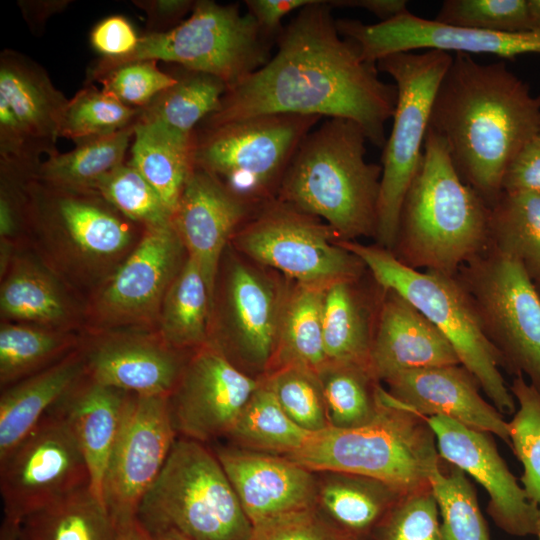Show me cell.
I'll return each instance as SVG.
<instances>
[{
	"label": "cell",
	"instance_id": "6da1fadb",
	"mask_svg": "<svg viewBox=\"0 0 540 540\" xmlns=\"http://www.w3.org/2000/svg\"><path fill=\"white\" fill-rule=\"evenodd\" d=\"M329 1L313 0L298 10L277 36V51L258 70L228 89L218 109L201 123H220L264 114L346 118L368 141L386 143L397 88L383 82L375 63L343 37ZM200 123V124H201Z\"/></svg>",
	"mask_w": 540,
	"mask_h": 540
},
{
	"label": "cell",
	"instance_id": "7a4b0ae2",
	"mask_svg": "<svg viewBox=\"0 0 540 540\" xmlns=\"http://www.w3.org/2000/svg\"><path fill=\"white\" fill-rule=\"evenodd\" d=\"M428 128L444 141L462 180L491 207L520 148L540 131V94L505 61L455 53L436 91Z\"/></svg>",
	"mask_w": 540,
	"mask_h": 540
},
{
	"label": "cell",
	"instance_id": "3957f363",
	"mask_svg": "<svg viewBox=\"0 0 540 540\" xmlns=\"http://www.w3.org/2000/svg\"><path fill=\"white\" fill-rule=\"evenodd\" d=\"M490 214L456 171L442 138L428 128L391 252L413 269L455 276L490 246Z\"/></svg>",
	"mask_w": 540,
	"mask_h": 540
},
{
	"label": "cell",
	"instance_id": "277c9868",
	"mask_svg": "<svg viewBox=\"0 0 540 540\" xmlns=\"http://www.w3.org/2000/svg\"><path fill=\"white\" fill-rule=\"evenodd\" d=\"M364 129L327 118L301 141L276 199L322 219L339 240L376 237L382 166L365 159Z\"/></svg>",
	"mask_w": 540,
	"mask_h": 540
},
{
	"label": "cell",
	"instance_id": "5b68a950",
	"mask_svg": "<svg viewBox=\"0 0 540 540\" xmlns=\"http://www.w3.org/2000/svg\"><path fill=\"white\" fill-rule=\"evenodd\" d=\"M379 397L382 408L370 423L311 433L286 457L315 472L372 477L406 494L431 487L441 457L427 418L397 402L382 385Z\"/></svg>",
	"mask_w": 540,
	"mask_h": 540
},
{
	"label": "cell",
	"instance_id": "8992f818",
	"mask_svg": "<svg viewBox=\"0 0 540 540\" xmlns=\"http://www.w3.org/2000/svg\"><path fill=\"white\" fill-rule=\"evenodd\" d=\"M137 518L152 534L190 540H249L253 524L212 448L178 436Z\"/></svg>",
	"mask_w": 540,
	"mask_h": 540
},
{
	"label": "cell",
	"instance_id": "52a82bcc",
	"mask_svg": "<svg viewBox=\"0 0 540 540\" xmlns=\"http://www.w3.org/2000/svg\"><path fill=\"white\" fill-rule=\"evenodd\" d=\"M369 270L376 283L392 290L420 311L448 339L461 365L478 381L494 407L514 414L516 403L500 372L501 361L486 337L474 304L456 276L416 270L389 250L339 240Z\"/></svg>",
	"mask_w": 540,
	"mask_h": 540
},
{
	"label": "cell",
	"instance_id": "ba28073f",
	"mask_svg": "<svg viewBox=\"0 0 540 540\" xmlns=\"http://www.w3.org/2000/svg\"><path fill=\"white\" fill-rule=\"evenodd\" d=\"M317 116L264 114L201 123L193 135V163L247 203L276 199L285 172Z\"/></svg>",
	"mask_w": 540,
	"mask_h": 540
},
{
	"label": "cell",
	"instance_id": "9c48e42d",
	"mask_svg": "<svg viewBox=\"0 0 540 540\" xmlns=\"http://www.w3.org/2000/svg\"><path fill=\"white\" fill-rule=\"evenodd\" d=\"M270 39L249 13H241L238 4L200 0L175 28L140 36L130 55L100 58L89 73L136 61H165L215 76L230 89L270 59Z\"/></svg>",
	"mask_w": 540,
	"mask_h": 540
},
{
	"label": "cell",
	"instance_id": "30bf717a",
	"mask_svg": "<svg viewBox=\"0 0 540 540\" xmlns=\"http://www.w3.org/2000/svg\"><path fill=\"white\" fill-rule=\"evenodd\" d=\"M452 58L445 51L419 50L394 53L376 63L397 88L393 125L383 147L375 237L389 251L394 249L402 203L422 158L434 97Z\"/></svg>",
	"mask_w": 540,
	"mask_h": 540
},
{
	"label": "cell",
	"instance_id": "8fae6325",
	"mask_svg": "<svg viewBox=\"0 0 540 540\" xmlns=\"http://www.w3.org/2000/svg\"><path fill=\"white\" fill-rule=\"evenodd\" d=\"M468 292L501 367L540 392V294L525 268L491 245L455 275Z\"/></svg>",
	"mask_w": 540,
	"mask_h": 540
},
{
	"label": "cell",
	"instance_id": "7c38bea8",
	"mask_svg": "<svg viewBox=\"0 0 540 540\" xmlns=\"http://www.w3.org/2000/svg\"><path fill=\"white\" fill-rule=\"evenodd\" d=\"M231 242L250 261L301 284L358 280L366 268L327 224L277 199L260 206Z\"/></svg>",
	"mask_w": 540,
	"mask_h": 540
},
{
	"label": "cell",
	"instance_id": "4fadbf2b",
	"mask_svg": "<svg viewBox=\"0 0 540 540\" xmlns=\"http://www.w3.org/2000/svg\"><path fill=\"white\" fill-rule=\"evenodd\" d=\"M87 487V463L72 427L56 406L0 460L4 513L20 523Z\"/></svg>",
	"mask_w": 540,
	"mask_h": 540
},
{
	"label": "cell",
	"instance_id": "5bb4252c",
	"mask_svg": "<svg viewBox=\"0 0 540 540\" xmlns=\"http://www.w3.org/2000/svg\"><path fill=\"white\" fill-rule=\"evenodd\" d=\"M29 196L30 223L84 266L112 264L134 240L132 221L95 191L54 187L33 176Z\"/></svg>",
	"mask_w": 540,
	"mask_h": 540
},
{
	"label": "cell",
	"instance_id": "9a60e30c",
	"mask_svg": "<svg viewBox=\"0 0 540 540\" xmlns=\"http://www.w3.org/2000/svg\"><path fill=\"white\" fill-rule=\"evenodd\" d=\"M177 437L168 396L129 394L103 483V501L115 524L137 517Z\"/></svg>",
	"mask_w": 540,
	"mask_h": 540
},
{
	"label": "cell",
	"instance_id": "2e32d148",
	"mask_svg": "<svg viewBox=\"0 0 540 540\" xmlns=\"http://www.w3.org/2000/svg\"><path fill=\"white\" fill-rule=\"evenodd\" d=\"M68 99L28 56L0 54V161L37 166L55 152Z\"/></svg>",
	"mask_w": 540,
	"mask_h": 540
},
{
	"label": "cell",
	"instance_id": "e0dca14e",
	"mask_svg": "<svg viewBox=\"0 0 540 540\" xmlns=\"http://www.w3.org/2000/svg\"><path fill=\"white\" fill-rule=\"evenodd\" d=\"M287 291L260 265L233 257L224 286L226 325L210 343L248 375L265 376L274 361Z\"/></svg>",
	"mask_w": 540,
	"mask_h": 540
},
{
	"label": "cell",
	"instance_id": "ac0fdd59",
	"mask_svg": "<svg viewBox=\"0 0 540 540\" xmlns=\"http://www.w3.org/2000/svg\"><path fill=\"white\" fill-rule=\"evenodd\" d=\"M260 380L210 342L193 350L168 396L177 435L203 444L226 438Z\"/></svg>",
	"mask_w": 540,
	"mask_h": 540
},
{
	"label": "cell",
	"instance_id": "d6986e66",
	"mask_svg": "<svg viewBox=\"0 0 540 540\" xmlns=\"http://www.w3.org/2000/svg\"><path fill=\"white\" fill-rule=\"evenodd\" d=\"M340 34L352 40L364 60L377 63L399 52L440 50L493 54L503 58L540 54V32L500 33L450 26L407 11L385 22L368 25L354 19L336 20Z\"/></svg>",
	"mask_w": 540,
	"mask_h": 540
},
{
	"label": "cell",
	"instance_id": "ffe728a7",
	"mask_svg": "<svg viewBox=\"0 0 540 540\" xmlns=\"http://www.w3.org/2000/svg\"><path fill=\"white\" fill-rule=\"evenodd\" d=\"M184 251L173 223L145 228L137 246L95 298V321L110 329L159 317L167 290L185 262Z\"/></svg>",
	"mask_w": 540,
	"mask_h": 540
},
{
	"label": "cell",
	"instance_id": "44dd1931",
	"mask_svg": "<svg viewBox=\"0 0 540 540\" xmlns=\"http://www.w3.org/2000/svg\"><path fill=\"white\" fill-rule=\"evenodd\" d=\"M440 457L473 477L487 492V512L496 525L512 536H537L540 507L529 500L509 470L489 433L452 419L427 418Z\"/></svg>",
	"mask_w": 540,
	"mask_h": 540
},
{
	"label": "cell",
	"instance_id": "7402d4cb",
	"mask_svg": "<svg viewBox=\"0 0 540 540\" xmlns=\"http://www.w3.org/2000/svg\"><path fill=\"white\" fill-rule=\"evenodd\" d=\"M258 208L234 195L207 172L194 167L172 223L187 256L201 269L213 309L221 255Z\"/></svg>",
	"mask_w": 540,
	"mask_h": 540
},
{
	"label": "cell",
	"instance_id": "603a6c76",
	"mask_svg": "<svg viewBox=\"0 0 540 540\" xmlns=\"http://www.w3.org/2000/svg\"><path fill=\"white\" fill-rule=\"evenodd\" d=\"M252 524L317 505V473L283 455L212 448Z\"/></svg>",
	"mask_w": 540,
	"mask_h": 540
},
{
	"label": "cell",
	"instance_id": "cb8c5ba5",
	"mask_svg": "<svg viewBox=\"0 0 540 540\" xmlns=\"http://www.w3.org/2000/svg\"><path fill=\"white\" fill-rule=\"evenodd\" d=\"M384 383L392 398L419 415L452 419L510 446L508 422L481 396L478 381L463 365L409 370Z\"/></svg>",
	"mask_w": 540,
	"mask_h": 540
},
{
	"label": "cell",
	"instance_id": "d4e9b609",
	"mask_svg": "<svg viewBox=\"0 0 540 540\" xmlns=\"http://www.w3.org/2000/svg\"><path fill=\"white\" fill-rule=\"evenodd\" d=\"M82 351L90 380L140 396H169L190 356L140 335L107 336Z\"/></svg>",
	"mask_w": 540,
	"mask_h": 540
},
{
	"label": "cell",
	"instance_id": "484cf974",
	"mask_svg": "<svg viewBox=\"0 0 540 540\" xmlns=\"http://www.w3.org/2000/svg\"><path fill=\"white\" fill-rule=\"evenodd\" d=\"M370 370L379 382L409 370L461 364L448 339L398 293L383 289Z\"/></svg>",
	"mask_w": 540,
	"mask_h": 540
},
{
	"label": "cell",
	"instance_id": "4316f807",
	"mask_svg": "<svg viewBox=\"0 0 540 540\" xmlns=\"http://www.w3.org/2000/svg\"><path fill=\"white\" fill-rule=\"evenodd\" d=\"M129 394L98 384L85 375L55 405L77 438L89 470L90 490L103 503L104 477Z\"/></svg>",
	"mask_w": 540,
	"mask_h": 540
},
{
	"label": "cell",
	"instance_id": "83f0119b",
	"mask_svg": "<svg viewBox=\"0 0 540 540\" xmlns=\"http://www.w3.org/2000/svg\"><path fill=\"white\" fill-rule=\"evenodd\" d=\"M86 375L83 351L4 389L0 397V460Z\"/></svg>",
	"mask_w": 540,
	"mask_h": 540
},
{
	"label": "cell",
	"instance_id": "f1b7e54d",
	"mask_svg": "<svg viewBox=\"0 0 540 540\" xmlns=\"http://www.w3.org/2000/svg\"><path fill=\"white\" fill-rule=\"evenodd\" d=\"M316 473L317 506L357 540H368L385 515L406 494L386 482L360 474Z\"/></svg>",
	"mask_w": 540,
	"mask_h": 540
},
{
	"label": "cell",
	"instance_id": "f546056e",
	"mask_svg": "<svg viewBox=\"0 0 540 540\" xmlns=\"http://www.w3.org/2000/svg\"><path fill=\"white\" fill-rule=\"evenodd\" d=\"M357 280L338 281L326 288L323 303V343L327 362L370 369L375 320ZM371 371V370H370Z\"/></svg>",
	"mask_w": 540,
	"mask_h": 540
},
{
	"label": "cell",
	"instance_id": "4dcf8cb0",
	"mask_svg": "<svg viewBox=\"0 0 540 540\" xmlns=\"http://www.w3.org/2000/svg\"><path fill=\"white\" fill-rule=\"evenodd\" d=\"M175 83L140 108L137 121L155 124L174 136L193 139L199 124L214 113L227 91L219 78L178 66Z\"/></svg>",
	"mask_w": 540,
	"mask_h": 540
},
{
	"label": "cell",
	"instance_id": "1f68e13d",
	"mask_svg": "<svg viewBox=\"0 0 540 540\" xmlns=\"http://www.w3.org/2000/svg\"><path fill=\"white\" fill-rule=\"evenodd\" d=\"M327 287L295 282L288 288L269 372L289 365L318 372L327 363L323 343V303Z\"/></svg>",
	"mask_w": 540,
	"mask_h": 540
},
{
	"label": "cell",
	"instance_id": "d6a6232c",
	"mask_svg": "<svg viewBox=\"0 0 540 540\" xmlns=\"http://www.w3.org/2000/svg\"><path fill=\"white\" fill-rule=\"evenodd\" d=\"M193 139L172 135L151 123L137 121L130 145L132 165L175 214L194 169Z\"/></svg>",
	"mask_w": 540,
	"mask_h": 540
},
{
	"label": "cell",
	"instance_id": "836d02e7",
	"mask_svg": "<svg viewBox=\"0 0 540 540\" xmlns=\"http://www.w3.org/2000/svg\"><path fill=\"white\" fill-rule=\"evenodd\" d=\"M212 312L213 303L201 269L187 256L162 302L160 337L177 350H196L210 341Z\"/></svg>",
	"mask_w": 540,
	"mask_h": 540
},
{
	"label": "cell",
	"instance_id": "e575fe53",
	"mask_svg": "<svg viewBox=\"0 0 540 540\" xmlns=\"http://www.w3.org/2000/svg\"><path fill=\"white\" fill-rule=\"evenodd\" d=\"M134 126L114 134L79 141L69 152H55L41 162L35 178L48 185L95 191L97 185L122 165L134 135Z\"/></svg>",
	"mask_w": 540,
	"mask_h": 540
},
{
	"label": "cell",
	"instance_id": "d590c367",
	"mask_svg": "<svg viewBox=\"0 0 540 540\" xmlns=\"http://www.w3.org/2000/svg\"><path fill=\"white\" fill-rule=\"evenodd\" d=\"M19 540H116V526L87 487L25 517Z\"/></svg>",
	"mask_w": 540,
	"mask_h": 540
},
{
	"label": "cell",
	"instance_id": "8d00e7d4",
	"mask_svg": "<svg viewBox=\"0 0 540 540\" xmlns=\"http://www.w3.org/2000/svg\"><path fill=\"white\" fill-rule=\"evenodd\" d=\"M310 434L286 415L262 377L226 439L241 449L287 456Z\"/></svg>",
	"mask_w": 540,
	"mask_h": 540
},
{
	"label": "cell",
	"instance_id": "74e56055",
	"mask_svg": "<svg viewBox=\"0 0 540 540\" xmlns=\"http://www.w3.org/2000/svg\"><path fill=\"white\" fill-rule=\"evenodd\" d=\"M490 245L540 279V192H502L491 206Z\"/></svg>",
	"mask_w": 540,
	"mask_h": 540
},
{
	"label": "cell",
	"instance_id": "f35d334b",
	"mask_svg": "<svg viewBox=\"0 0 540 540\" xmlns=\"http://www.w3.org/2000/svg\"><path fill=\"white\" fill-rule=\"evenodd\" d=\"M0 309L9 319L45 325L61 324L69 305L56 279L40 265L21 260L1 285Z\"/></svg>",
	"mask_w": 540,
	"mask_h": 540
},
{
	"label": "cell",
	"instance_id": "ab89813d",
	"mask_svg": "<svg viewBox=\"0 0 540 540\" xmlns=\"http://www.w3.org/2000/svg\"><path fill=\"white\" fill-rule=\"evenodd\" d=\"M329 426L355 428L373 421L382 403L379 382L369 368L327 362L318 372Z\"/></svg>",
	"mask_w": 540,
	"mask_h": 540
},
{
	"label": "cell",
	"instance_id": "60d3db41",
	"mask_svg": "<svg viewBox=\"0 0 540 540\" xmlns=\"http://www.w3.org/2000/svg\"><path fill=\"white\" fill-rule=\"evenodd\" d=\"M75 341L42 327L2 325L0 329V383L6 388L60 361Z\"/></svg>",
	"mask_w": 540,
	"mask_h": 540
},
{
	"label": "cell",
	"instance_id": "b9f144b4",
	"mask_svg": "<svg viewBox=\"0 0 540 540\" xmlns=\"http://www.w3.org/2000/svg\"><path fill=\"white\" fill-rule=\"evenodd\" d=\"M430 485L442 520L443 540H490L475 488L465 472L441 458Z\"/></svg>",
	"mask_w": 540,
	"mask_h": 540
},
{
	"label": "cell",
	"instance_id": "7bdbcfd3",
	"mask_svg": "<svg viewBox=\"0 0 540 540\" xmlns=\"http://www.w3.org/2000/svg\"><path fill=\"white\" fill-rule=\"evenodd\" d=\"M139 114L140 108L128 106L104 89L87 82L68 99L59 126V137L77 143L114 134L134 126Z\"/></svg>",
	"mask_w": 540,
	"mask_h": 540
},
{
	"label": "cell",
	"instance_id": "ee69618b",
	"mask_svg": "<svg viewBox=\"0 0 540 540\" xmlns=\"http://www.w3.org/2000/svg\"><path fill=\"white\" fill-rule=\"evenodd\" d=\"M509 390L518 403L508 422L510 447L523 466L521 485L529 500L540 507V392L520 374Z\"/></svg>",
	"mask_w": 540,
	"mask_h": 540
},
{
	"label": "cell",
	"instance_id": "f6af8a7d",
	"mask_svg": "<svg viewBox=\"0 0 540 540\" xmlns=\"http://www.w3.org/2000/svg\"><path fill=\"white\" fill-rule=\"evenodd\" d=\"M264 380L286 415L302 429L314 433L329 427L318 373L300 366L279 367Z\"/></svg>",
	"mask_w": 540,
	"mask_h": 540
},
{
	"label": "cell",
	"instance_id": "bcb514c9",
	"mask_svg": "<svg viewBox=\"0 0 540 540\" xmlns=\"http://www.w3.org/2000/svg\"><path fill=\"white\" fill-rule=\"evenodd\" d=\"M95 192L127 219L144 228L172 223L173 214L159 194L128 161L109 173Z\"/></svg>",
	"mask_w": 540,
	"mask_h": 540
},
{
	"label": "cell",
	"instance_id": "7dc6e473",
	"mask_svg": "<svg viewBox=\"0 0 540 540\" xmlns=\"http://www.w3.org/2000/svg\"><path fill=\"white\" fill-rule=\"evenodd\" d=\"M434 20L490 32L532 31L527 0H445Z\"/></svg>",
	"mask_w": 540,
	"mask_h": 540
},
{
	"label": "cell",
	"instance_id": "c3c4849f",
	"mask_svg": "<svg viewBox=\"0 0 540 540\" xmlns=\"http://www.w3.org/2000/svg\"><path fill=\"white\" fill-rule=\"evenodd\" d=\"M431 487L403 495L368 540H443Z\"/></svg>",
	"mask_w": 540,
	"mask_h": 540
},
{
	"label": "cell",
	"instance_id": "681fc988",
	"mask_svg": "<svg viewBox=\"0 0 540 540\" xmlns=\"http://www.w3.org/2000/svg\"><path fill=\"white\" fill-rule=\"evenodd\" d=\"M97 81L102 89L124 104L143 108L159 93L173 85L175 77L159 69L157 61L126 63L102 72L88 73V83Z\"/></svg>",
	"mask_w": 540,
	"mask_h": 540
},
{
	"label": "cell",
	"instance_id": "f907efd6",
	"mask_svg": "<svg viewBox=\"0 0 540 540\" xmlns=\"http://www.w3.org/2000/svg\"><path fill=\"white\" fill-rule=\"evenodd\" d=\"M249 540L357 539L337 526L315 505L254 524Z\"/></svg>",
	"mask_w": 540,
	"mask_h": 540
},
{
	"label": "cell",
	"instance_id": "816d5d0a",
	"mask_svg": "<svg viewBox=\"0 0 540 540\" xmlns=\"http://www.w3.org/2000/svg\"><path fill=\"white\" fill-rule=\"evenodd\" d=\"M140 37L130 21L120 15L100 20L91 30L90 44L105 59H121L138 46Z\"/></svg>",
	"mask_w": 540,
	"mask_h": 540
},
{
	"label": "cell",
	"instance_id": "f5cc1de1",
	"mask_svg": "<svg viewBox=\"0 0 540 540\" xmlns=\"http://www.w3.org/2000/svg\"><path fill=\"white\" fill-rule=\"evenodd\" d=\"M501 188L502 192H540V131L511 160Z\"/></svg>",
	"mask_w": 540,
	"mask_h": 540
},
{
	"label": "cell",
	"instance_id": "db71d44e",
	"mask_svg": "<svg viewBox=\"0 0 540 540\" xmlns=\"http://www.w3.org/2000/svg\"><path fill=\"white\" fill-rule=\"evenodd\" d=\"M133 3L147 16L145 34H155L167 32L182 23L184 16L192 11L195 1L134 0Z\"/></svg>",
	"mask_w": 540,
	"mask_h": 540
},
{
	"label": "cell",
	"instance_id": "11a10c76",
	"mask_svg": "<svg viewBox=\"0 0 540 540\" xmlns=\"http://www.w3.org/2000/svg\"><path fill=\"white\" fill-rule=\"evenodd\" d=\"M313 0H246L247 13L269 37L278 36L282 19L290 12L300 10Z\"/></svg>",
	"mask_w": 540,
	"mask_h": 540
},
{
	"label": "cell",
	"instance_id": "9f6ffc18",
	"mask_svg": "<svg viewBox=\"0 0 540 540\" xmlns=\"http://www.w3.org/2000/svg\"><path fill=\"white\" fill-rule=\"evenodd\" d=\"M69 3V0H21L18 6L31 31L38 33L52 15L64 10Z\"/></svg>",
	"mask_w": 540,
	"mask_h": 540
},
{
	"label": "cell",
	"instance_id": "6f0895ef",
	"mask_svg": "<svg viewBox=\"0 0 540 540\" xmlns=\"http://www.w3.org/2000/svg\"><path fill=\"white\" fill-rule=\"evenodd\" d=\"M329 3L332 7L364 9L380 19V22L388 21L409 11L406 0H336Z\"/></svg>",
	"mask_w": 540,
	"mask_h": 540
},
{
	"label": "cell",
	"instance_id": "680465c9",
	"mask_svg": "<svg viewBox=\"0 0 540 540\" xmlns=\"http://www.w3.org/2000/svg\"><path fill=\"white\" fill-rule=\"evenodd\" d=\"M116 526V540H153L152 534L137 517L119 522Z\"/></svg>",
	"mask_w": 540,
	"mask_h": 540
},
{
	"label": "cell",
	"instance_id": "91938a15",
	"mask_svg": "<svg viewBox=\"0 0 540 540\" xmlns=\"http://www.w3.org/2000/svg\"><path fill=\"white\" fill-rule=\"evenodd\" d=\"M20 522L4 516L0 529V540H19Z\"/></svg>",
	"mask_w": 540,
	"mask_h": 540
},
{
	"label": "cell",
	"instance_id": "94428289",
	"mask_svg": "<svg viewBox=\"0 0 540 540\" xmlns=\"http://www.w3.org/2000/svg\"><path fill=\"white\" fill-rule=\"evenodd\" d=\"M532 31L540 32V0H527Z\"/></svg>",
	"mask_w": 540,
	"mask_h": 540
},
{
	"label": "cell",
	"instance_id": "6125c7cd",
	"mask_svg": "<svg viewBox=\"0 0 540 540\" xmlns=\"http://www.w3.org/2000/svg\"><path fill=\"white\" fill-rule=\"evenodd\" d=\"M152 536L153 540H190L186 536L172 529L158 532Z\"/></svg>",
	"mask_w": 540,
	"mask_h": 540
},
{
	"label": "cell",
	"instance_id": "be15d7a7",
	"mask_svg": "<svg viewBox=\"0 0 540 540\" xmlns=\"http://www.w3.org/2000/svg\"><path fill=\"white\" fill-rule=\"evenodd\" d=\"M534 283H535V286H536V288H537V290H538V292L540 294V279L535 281Z\"/></svg>",
	"mask_w": 540,
	"mask_h": 540
},
{
	"label": "cell",
	"instance_id": "e7e4bbea",
	"mask_svg": "<svg viewBox=\"0 0 540 540\" xmlns=\"http://www.w3.org/2000/svg\"><path fill=\"white\" fill-rule=\"evenodd\" d=\"M537 537H538V540H540V530H539V533H538Z\"/></svg>",
	"mask_w": 540,
	"mask_h": 540
}]
</instances>
